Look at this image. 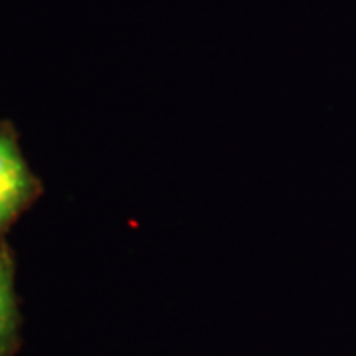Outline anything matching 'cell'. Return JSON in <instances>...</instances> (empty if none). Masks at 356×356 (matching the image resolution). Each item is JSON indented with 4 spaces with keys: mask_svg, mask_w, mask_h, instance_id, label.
I'll use <instances>...</instances> for the list:
<instances>
[{
    "mask_svg": "<svg viewBox=\"0 0 356 356\" xmlns=\"http://www.w3.org/2000/svg\"><path fill=\"white\" fill-rule=\"evenodd\" d=\"M32 178L8 137L0 135V228L20 210L30 196Z\"/></svg>",
    "mask_w": 356,
    "mask_h": 356,
    "instance_id": "cell-1",
    "label": "cell"
},
{
    "mask_svg": "<svg viewBox=\"0 0 356 356\" xmlns=\"http://www.w3.org/2000/svg\"><path fill=\"white\" fill-rule=\"evenodd\" d=\"M14 327V299L10 285V269L6 259L0 255V350L8 343Z\"/></svg>",
    "mask_w": 356,
    "mask_h": 356,
    "instance_id": "cell-2",
    "label": "cell"
}]
</instances>
